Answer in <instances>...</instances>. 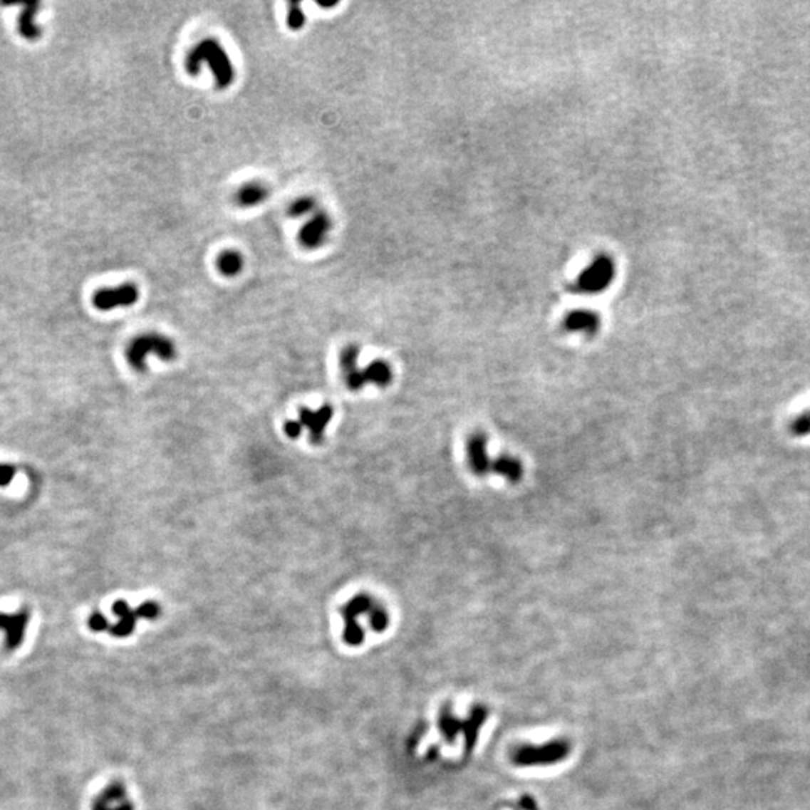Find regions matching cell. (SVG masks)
I'll return each mask as SVG.
<instances>
[{
	"label": "cell",
	"instance_id": "4",
	"mask_svg": "<svg viewBox=\"0 0 810 810\" xmlns=\"http://www.w3.org/2000/svg\"><path fill=\"white\" fill-rule=\"evenodd\" d=\"M113 613L119 618L115 624H110L107 626V632H110L113 636L116 638H126L128 635H131L135 629V623L138 618H156L161 613V608L158 603L155 602H146L143 605H140L137 609H131L130 605H128L125 601H118L115 605H113Z\"/></svg>",
	"mask_w": 810,
	"mask_h": 810
},
{
	"label": "cell",
	"instance_id": "18",
	"mask_svg": "<svg viewBox=\"0 0 810 810\" xmlns=\"http://www.w3.org/2000/svg\"><path fill=\"white\" fill-rule=\"evenodd\" d=\"M287 26L291 31H301L305 26V12L299 2H291L289 5V16H287Z\"/></svg>",
	"mask_w": 810,
	"mask_h": 810
},
{
	"label": "cell",
	"instance_id": "8",
	"mask_svg": "<svg viewBox=\"0 0 810 810\" xmlns=\"http://www.w3.org/2000/svg\"><path fill=\"white\" fill-rule=\"evenodd\" d=\"M333 417V408L329 404L321 405L317 411H312L306 407H302L299 411V420L303 428L309 430V440L312 445H321L324 442L326 428L331 423Z\"/></svg>",
	"mask_w": 810,
	"mask_h": 810
},
{
	"label": "cell",
	"instance_id": "9",
	"mask_svg": "<svg viewBox=\"0 0 810 810\" xmlns=\"http://www.w3.org/2000/svg\"><path fill=\"white\" fill-rule=\"evenodd\" d=\"M374 602L371 601V598H368L365 594H359L356 598H353L344 608L343 614L346 617V641L350 644H359L362 643V629L358 623V616L360 614H366L369 613V609L373 608Z\"/></svg>",
	"mask_w": 810,
	"mask_h": 810
},
{
	"label": "cell",
	"instance_id": "6",
	"mask_svg": "<svg viewBox=\"0 0 810 810\" xmlns=\"http://www.w3.org/2000/svg\"><path fill=\"white\" fill-rule=\"evenodd\" d=\"M29 620L31 613L27 608L20 609L17 614L0 613V630L5 632V647L8 651L17 650L23 644Z\"/></svg>",
	"mask_w": 810,
	"mask_h": 810
},
{
	"label": "cell",
	"instance_id": "7",
	"mask_svg": "<svg viewBox=\"0 0 810 810\" xmlns=\"http://www.w3.org/2000/svg\"><path fill=\"white\" fill-rule=\"evenodd\" d=\"M138 301V290L133 284L103 289L93 294V305L99 311H110L119 306H131Z\"/></svg>",
	"mask_w": 810,
	"mask_h": 810
},
{
	"label": "cell",
	"instance_id": "21",
	"mask_svg": "<svg viewBox=\"0 0 810 810\" xmlns=\"http://www.w3.org/2000/svg\"><path fill=\"white\" fill-rule=\"evenodd\" d=\"M791 431L794 435H799V437L810 434V411H807L806 415H801L794 420V423L791 426Z\"/></svg>",
	"mask_w": 810,
	"mask_h": 810
},
{
	"label": "cell",
	"instance_id": "3",
	"mask_svg": "<svg viewBox=\"0 0 810 810\" xmlns=\"http://www.w3.org/2000/svg\"><path fill=\"white\" fill-rule=\"evenodd\" d=\"M149 354H156L162 360H173L176 358V347L173 341L158 333H146L135 338L126 350V358L135 371H146V359Z\"/></svg>",
	"mask_w": 810,
	"mask_h": 810
},
{
	"label": "cell",
	"instance_id": "10",
	"mask_svg": "<svg viewBox=\"0 0 810 810\" xmlns=\"http://www.w3.org/2000/svg\"><path fill=\"white\" fill-rule=\"evenodd\" d=\"M467 461L476 476L491 473L492 459L488 453V440L483 434H473L467 440Z\"/></svg>",
	"mask_w": 810,
	"mask_h": 810
},
{
	"label": "cell",
	"instance_id": "20",
	"mask_svg": "<svg viewBox=\"0 0 810 810\" xmlns=\"http://www.w3.org/2000/svg\"><path fill=\"white\" fill-rule=\"evenodd\" d=\"M314 209H316V202L312 200V198H309V197H303V198H299V200H296V202L291 204V207H290V215L294 217V218H299V217L306 215L308 212L314 210Z\"/></svg>",
	"mask_w": 810,
	"mask_h": 810
},
{
	"label": "cell",
	"instance_id": "5",
	"mask_svg": "<svg viewBox=\"0 0 810 810\" xmlns=\"http://www.w3.org/2000/svg\"><path fill=\"white\" fill-rule=\"evenodd\" d=\"M614 279V263L608 257L596 259L582 272L575 284V290L579 293H601Z\"/></svg>",
	"mask_w": 810,
	"mask_h": 810
},
{
	"label": "cell",
	"instance_id": "19",
	"mask_svg": "<svg viewBox=\"0 0 810 810\" xmlns=\"http://www.w3.org/2000/svg\"><path fill=\"white\" fill-rule=\"evenodd\" d=\"M388 613L386 609H383L380 605H373V608L369 609V621H371V626L375 630H385L388 628Z\"/></svg>",
	"mask_w": 810,
	"mask_h": 810
},
{
	"label": "cell",
	"instance_id": "24",
	"mask_svg": "<svg viewBox=\"0 0 810 810\" xmlns=\"http://www.w3.org/2000/svg\"><path fill=\"white\" fill-rule=\"evenodd\" d=\"M303 431V426L299 420H290L284 425V432L287 434L289 438H297Z\"/></svg>",
	"mask_w": 810,
	"mask_h": 810
},
{
	"label": "cell",
	"instance_id": "17",
	"mask_svg": "<svg viewBox=\"0 0 810 810\" xmlns=\"http://www.w3.org/2000/svg\"><path fill=\"white\" fill-rule=\"evenodd\" d=\"M242 266H244V259L236 251H225L218 259V267L227 276L237 275L242 270Z\"/></svg>",
	"mask_w": 810,
	"mask_h": 810
},
{
	"label": "cell",
	"instance_id": "16",
	"mask_svg": "<svg viewBox=\"0 0 810 810\" xmlns=\"http://www.w3.org/2000/svg\"><path fill=\"white\" fill-rule=\"evenodd\" d=\"M267 197V189L261 183H248L237 192V203L242 206H255Z\"/></svg>",
	"mask_w": 810,
	"mask_h": 810
},
{
	"label": "cell",
	"instance_id": "14",
	"mask_svg": "<svg viewBox=\"0 0 810 810\" xmlns=\"http://www.w3.org/2000/svg\"><path fill=\"white\" fill-rule=\"evenodd\" d=\"M491 473H495L506 479L510 483H516L521 480L524 474V465L522 462L514 457V455H500L499 458L492 459Z\"/></svg>",
	"mask_w": 810,
	"mask_h": 810
},
{
	"label": "cell",
	"instance_id": "22",
	"mask_svg": "<svg viewBox=\"0 0 810 810\" xmlns=\"http://www.w3.org/2000/svg\"><path fill=\"white\" fill-rule=\"evenodd\" d=\"M17 468L9 464H0V487H8L16 477Z\"/></svg>",
	"mask_w": 810,
	"mask_h": 810
},
{
	"label": "cell",
	"instance_id": "2",
	"mask_svg": "<svg viewBox=\"0 0 810 810\" xmlns=\"http://www.w3.org/2000/svg\"><path fill=\"white\" fill-rule=\"evenodd\" d=\"M207 63L213 71V76L217 80V86L219 89L229 88L234 78V68L229 58V54L218 44L217 41L206 39L200 42L188 56L187 66L191 74L200 73V66Z\"/></svg>",
	"mask_w": 810,
	"mask_h": 810
},
{
	"label": "cell",
	"instance_id": "12",
	"mask_svg": "<svg viewBox=\"0 0 810 810\" xmlns=\"http://www.w3.org/2000/svg\"><path fill=\"white\" fill-rule=\"evenodd\" d=\"M93 810H134L133 804L126 797V791L122 785L113 784L98 795L92 806Z\"/></svg>",
	"mask_w": 810,
	"mask_h": 810
},
{
	"label": "cell",
	"instance_id": "23",
	"mask_svg": "<svg viewBox=\"0 0 810 810\" xmlns=\"http://www.w3.org/2000/svg\"><path fill=\"white\" fill-rule=\"evenodd\" d=\"M108 626V621L107 618L101 614V613H93L89 618V628L93 632H104L107 630Z\"/></svg>",
	"mask_w": 810,
	"mask_h": 810
},
{
	"label": "cell",
	"instance_id": "11",
	"mask_svg": "<svg viewBox=\"0 0 810 810\" xmlns=\"http://www.w3.org/2000/svg\"><path fill=\"white\" fill-rule=\"evenodd\" d=\"M329 230H331V219L328 217V213L318 212L301 230L299 234L301 244L305 248H317L323 244V240L326 234L329 233Z\"/></svg>",
	"mask_w": 810,
	"mask_h": 810
},
{
	"label": "cell",
	"instance_id": "15",
	"mask_svg": "<svg viewBox=\"0 0 810 810\" xmlns=\"http://www.w3.org/2000/svg\"><path fill=\"white\" fill-rule=\"evenodd\" d=\"M38 9H39L38 2H29L23 5V9L20 12L19 32L27 41H36L41 38V29L35 23Z\"/></svg>",
	"mask_w": 810,
	"mask_h": 810
},
{
	"label": "cell",
	"instance_id": "13",
	"mask_svg": "<svg viewBox=\"0 0 810 810\" xmlns=\"http://www.w3.org/2000/svg\"><path fill=\"white\" fill-rule=\"evenodd\" d=\"M599 324H601L599 316L596 314L594 311H588V309L572 311L571 314L567 316L564 320V328L567 331L578 332V333H586V335H593V333L598 332Z\"/></svg>",
	"mask_w": 810,
	"mask_h": 810
},
{
	"label": "cell",
	"instance_id": "1",
	"mask_svg": "<svg viewBox=\"0 0 810 810\" xmlns=\"http://www.w3.org/2000/svg\"><path fill=\"white\" fill-rule=\"evenodd\" d=\"M358 358H359V347L358 346H347L341 354V368H343V375L346 380V385L350 390H360L366 386V383H373L380 388H386L392 381V368L385 360H375L371 365H368L363 369L358 368Z\"/></svg>",
	"mask_w": 810,
	"mask_h": 810
}]
</instances>
